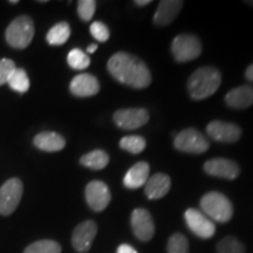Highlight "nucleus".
<instances>
[{"mask_svg":"<svg viewBox=\"0 0 253 253\" xmlns=\"http://www.w3.org/2000/svg\"><path fill=\"white\" fill-rule=\"evenodd\" d=\"M107 67L115 80L135 89L147 88L151 82V74L148 66L137 56L129 53H115L109 59Z\"/></svg>","mask_w":253,"mask_h":253,"instance_id":"f257e3e1","label":"nucleus"},{"mask_svg":"<svg viewBox=\"0 0 253 253\" xmlns=\"http://www.w3.org/2000/svg\"><path fill=\"white\" fill-rule=\"evenodd\" d=\"M221 75L213 67H202L192 73L188 81V91L194 100H204L216 93L220 86Z\"/></svg>","mask_w":253,"mask_h":253,"instance_id":"f03ea898","label":"nucleus"},{"mask_svg":"<svg viewBox=\"0 0 253 253\" xmlns=\"http://www.w3.org/2000/svg\"><path fill=\"white\" fill-rule=\"evenodd\" d=\"M201 208L205 216L218 223H226L233 216V207L229 198L217 191L204 195L201 199Z\"/></svg>","mask_w":253,"mask_h":253,"instance_id":"7ed1b4c3","label":"nucleus"},{"mask_svg":"<svg viewBox=\"0 0 253 253\" xmlns=\"http://www.w3.org/2000/svg\"><path fill=\"white\" fill-rule=\"evenodd\" d=\"M34 37L33 20L27 15H20L8 25L6 30V41L11 47L24 49L30 46Z\"/></svg>","mask_w":253,"mask_h":253,"instance_id":"20e7f679","label":"nucleus"},{"mask_svg":"<svg viewBox=\"0 0 253 253\" xmlns=\"http://www.w3.org/2000/svg\"><path fill=\"white\" fill-rule=\"evenodd\" d=\"M171 52L177 62L192 61L201 55L202 43L192 34H179L172 41Z\"/></svg>","mask_w":253,"mask_h":253,"instance_id":"39448f33","label":"nucleus"},{"mask_svg":"<svg viewBox=\"0 0 253 253\" xmlns=\"http://www.w3.org/2000/svg\"><path fill=\"white\" fill-rule=\"evenodd\" d=\"M173 145L177 150L188 154H203L210 144L207 137L194 128H188L175 136Z\"/></svg>","mask_w":253,"mask_h":253,"instance_id":"423d86ee","label":"nucleus"},{"mask_svg":"<svg viewBox=\"0 0 253 253\" xmlns=\"http://www.w3.org/2000/svg\"><path fill=\"white\" fill-rule=\"evenodd\" d=\"M24 185L19 178L6 181L0 188V214L9 216L15 211L23 196Z\"/></svg>","mask_w":253,"mask_h":253,"instance_id":"0eeeda50","label":"nucleus"},{"mask_svg":"<svg viewBox=\"0 0 253 253\" xmlns=\"http://www.w3.org/2000/svg\"><path fill=\"white\" fill-rule=\"evenodd\" d=\"M186 225L196 236L202 239H209L216 232V225L203 212L196 209H188L184 213Z\"/></svg>","mask_w":253,"mask_h":253,"instance_id":"6e6552de","label":"nucleus"},{"mask_svg":"<svg viewBox=\"0 0 253 253\" xmlns=\"http://www.w3.org/2000/svg\"><path fill=\"white\" fill-rule=\"evenodd\" d=\"M113 119L119 128L125 130H134L147 125L149 121V113L144 108L120 109L114 114Z\"/></svg>","mask_w":253,"mask_h":253,"instance_id":"1a4fd4ad","label":"nucleus"},{"mask_svg":"<svg viewBox=\"0 0 253 253\" xmlns=\"http://www.w3.org/2000/svg\"><path fill=\"white\" fill-rule=\"evenodd\" d=\"M86 201L91 210L95 212H100L108 207L112 199L109 188L106 183L101 181H91L86 186Z\"/></svg>","mask_w":253,"mask_h":253,"instance_id":"9d476101","label":"nucleus"},{"mask_svg":"<svg viewBox=\"0 0 253 253\" xmlns=\"http://www.w3.org/2000/svg\"><path fill=\"white\" fill-rule=\"evenodd\" d=\"M131 227L135 237L141 242L153 239L155 235V224L150 212L145 209H135L131 212Z\"/></svg>","mask_w":253,"mask_h":253,"instance_id":"9b49d317","label":"nucleus"},{"mask_svg":"<svg viewBox=\"0 0 253 253\" xmlns=\"http://www.w3.org/2000/svg\"><path fill=\"white\" fill-rule=\"evenodd\" d=\"M97 233V225L93 220L82 221L81 224L75 227L72 235L73 248L79 253H84L89 251L93 244L95 237Z\"/></svg>","mask_w":253,"mask_h":253,"instance_id":"f8f14e48","label":"nucleus"},{"mask_svg":"<svg viewBox=\"0 0 253 253\" xmlns=\"http://www.w3.org/2000/svg\"><path fill=\"white\" fill-rule=\"evenodd\" d=\"M207 132L214 141L235 143L242 136V129L237 125L223 121H212L207 126Z\"/></svg>","mask_w":253,"mask_h":253,"instance_id":"ddd939ff","label":"nucleus"},{"mask_svg":"<svg viewBox=\"0 0 253 253\" xmlns=\"http://www.w3.org/2000/svg\"><path fill=\"white\" fill-rule=\"evenodd\" d=\"M204 170L208 175L225 179H235L240 172L238 164L227 158H212L207 161Z\"/></svg>","mask_w":253,"mask_h":253,"instance_id":"4468645a","label":"nucleus"},{"mask_svg":"<svg viewBox=\"0 0 253 253\" xmlns=\"http://www.w3.org/2000/svg\"><path fill=\"white\" fill-rule=\"evenodd\" d=\"M71 93L78 97L94 96L100 91V84L96 78L91 74H79L73 79L69 84Z\"/></svg>","mask_w":253,"mask_h":253,"instance_id":"2eb2a0df","label":"nucleus"},{"mask_svg":"<svg viewBox=\"0 0 253 253\" xmlns=\"http://www.w3.org/2000/svg\"><path fill=\"white\" fill-rule=\"evenodd\" d=\"M183 7V1L179 0H163L158 4L155 12L154 23L157 26H167L175 20Z\"/></svg>","mask_w":253,"mask_h":253,"instance_id":"dca6fc26","label":"nucleus"},{"mask_svg":"<svg viewBox=\"0 0 253 253\" xmlns=\"http://www.w3.org/2000/svg\"><path fill=\"white\" fill-rule=\"evenodd\" d=\"M171 188V179L166 173L158 172L150 176L145 183V196L149 199H160L166 196Z\"/></svg>","mask_w":253,"mask_h":253,"instance_id":"f3484780","label":"nucleus"},{"mask_svg":"<svg viewBox=\"0 0 253 253\" xmlns=\"http://www.w3.org/2000/svg\"><path fill=\"white\" fill-rule=\"evenodd\" d=\"M225 103L231 108H249L253 104V86L244 84V86L233 88L226 94Z\"/></svg>","mask_w":253,"mask_h":253,"instance_id":"a211bd4d","label":"nucleus"},{"mask_svg":"<svg viewBox=\"0 0 253 253\" xmlns=\"http://www.w3.org/2000/svg\"><path fill=\"white\" fill-rule=\"evenodd\" d=\"M150 167L147 162H138L132 166L123 178V184L128 189H138L149 178Z\"/></svg>","mask_w":253,"mask_h":253,"instance_id":"6ab92c4d","label":"nucleus"},{"mask_svg":"<svg viewBox=\"0 0 253 253\" xmlns=\"http://www.w3.org/2000/svg\"><path fill=\"white\" fill-rule=\"evenodd\" d=\"M33 143L38 149L47 151V153H54V151H60L65 148L66 140L56 132L45 131L38 134L34 137Z\"/></svg>","mask_w":253,"mask_h":253,"instance_id":"aec40b11","label":"nucleus"},{"mask_svg":"<svg viewBox=\"0 0 253 253\" xmlns=\"http://www.w3.org/2000/svg\"><path fill=\"white\" fill-rule=\"evenodd\" d=\"M81 166L89 168L91 170H101L107 167L109 163V156L103 150H93L90 153L84 155L80 158Z\"/></svg>","mask_w":253,"mask_h":253,"instance_id":"412c9836","label":"nucleus"},{"mask_svg":"<svg viewBox=\"0 0 253 253\" xmlns=\"http://www.w3.org/2000/svg\"><path fill=\"white\" fill-rule=\"evenodd\" d=\"M71 37V27L67 23H59L53 26L47 33L46 40L49 45H63Z\"/></svg>","mask_w":253,"mask_h":253,"instance_id":"4be33fe9","label":"nucleus"},{"mask_svg":"<svg viewBox=\"0 0 253 253\" xmlns=\"http://www.w3.org/2000/svg\"><path fill=\"white\" fill-rule=\"evenodd\" d=\"M7 84L12 89L20 94L26 93L30 89V79L23 68H15L9 77Z\"/></svg>","mask_w":253,"mask_h":253,"instance_id":"5701e85b","label":"nucleus"},{"mask_svg":"<svg viewBox=\"0 0 253 253\" xmlns=\"http://www.w3.org/2000/svg\"><path fill=\"white\" fill-rule=\"evenodd\" d=\"M145 140L142 136L138 135H129L125 136L121 141H120V148L128 153L137 155L141 154L145 149Z\"/></svg>","mask_w":253,"mask_h":253,"instance_id":"b1692460","label":"nucleus"},{"mask_svg":"<svg viewBox=\"0 0 253 253\" xmlns=\"http://www.w3.org/2000/svg\"><path fill=\"white\" fill-rule=\"evenodd\" d=\"M24 253H61V246L54 240H38L33 244L28 245Z\"/></svg>","mask_w":253,"mask_h":253,"instance_id":"393cba45","label":"nucleus"},{"mask_svg":"<svg viewBox=\"0 0 253 253\" xmlns=\"http://www.w3.org/2000/svg\"><path fill=\"white\" fill-rule=\"evenodd\" d=\"M67 62L69 67H72L73 69L82 71V69H86L90 65V59L84 50L74 48L68 53Z\"/></svg>","mask_w":253,"mask_h":253,"instance_id":"a878e982","label":"nucleus"},{"mask_svg":"<svg viewBox=\"0 0 253 253\" xmlns=\"http://www.w3.org/2000/svg\"><path fill=\"white\" fill-rule=\"evenodd\" d=\"M217 253H245V248L235 237H225L217 244Z\"/></svg>","mask_w":253,"mask_h":253,"instance_id":"bb28decb","label":"nucleus"},{"mask_svg":"<svg viewBox=\"0 0 253 253\" xmlns=\"http://www.w3.org/2000/svg\"><path fill=\"white\" fill-rule=\"evenodd\" d=\"M168 253H189L188 239L182 233H175L168 240Z\"/></svg>","mask_w":253,"mask_h":253,"instance_id":"cd10ccee","label":"nucleus"},{"mask_svg":"<svg viewBox=\"0 0 253 253\" xmlns=\"http://www.w3.org/2000/svg\"><path fill=\"white\" fill-rule=\"evenodd\" d=\"M96 9V2L94 0H80L78 2V14L84 21H89Z\"/></svg>","mask_w":253,"mask_h":253,"instance_id":"c85d7f7f","label":"nucleus"},{"mask_svg":"<svg viewBox=\"0 0 253 253\" xmlns=\"http://www.w3.org/2000/svg\"><path fill=\"white\" fill-rule=\"evenodd\" d=\"M90 34L95 40L100 41V42H106L110 37L108 27L101 21H95L90 25Z\"/></svg>","mask_w":253,"mask_h":253,"instance_id":"c756f323","label":"nucleus"},{"mask_svg":"<svg viewBox=\"0 0 253 253\" xmlns=\"http://www.w3.org/2000/svg\"><path fill=\"white\" fill-rule=\"evenodd\" d=\"M15 63L9 59L0 60V86L7 84L9 77L14 72Z\"/></svg>","mask_w":253,"mask_h":253,"instance_id":"7c9ffc66","label":"nucleus"},{"mask_svg":"<svg viewBox=\"0 0 253 253\" xmlns=\"http://www.w3.org/2000/svg\"><path fill=\"white\" fill-rule=\"evenodd\" d=\"M118 253H137V251H136V250L130 245L122 244V245L119 246Z\"/></svg>","mask_w":253,"mask_h":253,"instance_id":"2f4dec72","label":"nucleus"},{"mask_svg":"<svg viewBox=\"0 0 253 253\" xmlns=\"http://www.w3.org/2000/svg\"><path fill=\"white\" fill-rule=\"evenodd\" d=\"M245 77H246V79H248L249 81L253 82V63H252V65H250L249 67H248V69H246Z\"/></svg>","mask_w":253,"mask_h":253,"instance_id":"473e14b6","label":"nucleus"},{"mask_svg":"<svg viewBox=\"0 0 253 253\" xmlns=\"http://www.w3.org/2000/svg\"><path fill=\"white\" fill-rule=\"evenodd\" d=\"M150 0H135V5L140 6V7H143V6H147L150 4Z\"/></svg>","mask_w":253,"mask_h":253,"instance_id":"72a5a7b5","label":"nucleus"},{"mask_svg":"<svg viewBox=\"0 0 253 253\" xmlns=\"http://www.w3.org/2000/svg\"><path fill=\"white\" fill-rule=\"evenodd\" d=\"M96 49H97V45H96V43H91V45L88 46L87 52H88V53H94V52H96Z\"/></svg>","mask_w":253,"mask_h":253,"instance_id":"f704fd0d","label":"nucleus"},{"mask_svg":"<svg viewBox=\"0 0 253 253\" xmlns=\"http://www.w3.org/2000/svg\"><path fill=\"white\" fill-rule=\"evenodd\" d=\"M11 4H18V0H12V1H9Z\"/></svg>","mask_w":253,"mask_h":253,"instance_id":"c9c22d12","label":"nucleus"},{"mask_svg":"<svg viewBox=\"0 0 253 253\" xmlns=\"http://www.w3.org/2000/svg\"><path fill=\"white\" fill-rule=\"evenodd\" d=\"M246 4H249L250 6H253V1H246Z\"/></svg>","mask_w":253,"mask_h":253,"instance_id":"e433bc0d","label":"nucleus"}]
</instances>
